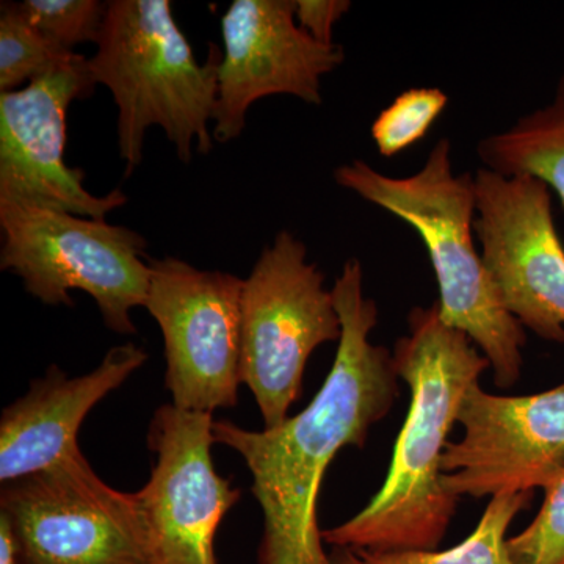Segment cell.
Returning a JSON list of instances; mask_svg holds the SVG:
<instances>
[{
	"label": "cell",
	"mask_w": 564,
	"mask_h": 564,
	"mask_svg": "<svg viewBox=\"0 0 564 564\" xmlns=\"http://www.w3.org/2000/svg\"><path fill=\"white\" fill-rule=\"evenodd\" d=\"M343 323L336 358L313 402L276 429L252 432L214 422V443L242 456L263 513L254 564H333L323 547L318 497L329 464L345 447L362 448L400 397L392 352L373 344L375 300L364 295L358 259L345 262L332 289Z\"/></svg>",
	"instance_id": "obj_1"
},
{
	"label": "cell",
	"mask_w": 564,
	"mask_h": 564,
	"mask_svg": "<svg viewBox=\"0 0 564 564\" xmlns=\"http://www.w3.org/2000/svg\"><path fill=\"white\" fill-rule=\"evenodd\" d=\"M392 358L410 388V410L380 491L358 514L323 530L333 549L434 551L454 521L459 500L444 489L441 462L464 395L491 364L466 333L443 321L437 300L411 310Z\"/></svg>",
	"instance_id": "obj_2"
},
{
	"label": "cell",
	"mask_w": 564,
	"mask_h": 564,
	"mask_svg": "<svg viewBox=\"0 0 564 564\" xmlns=\"http://www.w3.org/2000/svg\"><path fill=\"white\" fill-rule=\"evenodd\" d=\"M334 181L417 232L440 288L441 317L480 348L497 388H513L524 367L525 329L500 303L474 242L475 180L454 173L451 140L437 141L411 176H388L355 159L334 170Z\"/></svg>",
	"instance_id": "obj_3"
},
{
	"label": "cell",
	"mask_w": 564,
	"mask_h": 564,
	"mask_svg": "<svg viewBox=\"0 0 564 564\" xmlns=\"http://www.w3.org/2000/svg\"><path fill=\"white\" fill-rule=\"evenodd\" d=\"M98 51L88 58L96 85L118 109V151L131 176L143 161L148 129L159 126L184 163L209 154L220 57L198 63L169 0H110Z\"/></svg>",
	"instance_id": "obj_4"
},
{
	"label": "cell",
	"mask_w": 564,
	"mask_h": 564,
	"mask_svg": "<svg viewBox=\"0 0 564 564\" xmlns=\"http://www.w3.org/2000/svg\"><path fill=\"white\" fill-rule=\"evenodd\" d=\"M0 270L17 274L47 306H74L70 291L90 295L111 333L137 334L131 313L150 288L148 242L126 226L65 210L0 203Z\"/></svg>",
	"instance_id": "obj_5"
},
{
	"label": "cell",
	"mask_w": 564,
	"mask_h": 564,
	"mask_svg": "<svg viewBox=\"0 0 564 564\" xmlns=\"http://www.w3.org/2000/svg\"><path fill=\"white\" fill-rule=\"evenodd\" d=\"M343 323L325 274L307 261L306 245L280 231L243 280L240 380L250 389L263 429H276L303 392L318 347L339 344Z\"/></svg>",
	"instance_id": "obj_6"
},
{
	"label": "cell",
	"mask_w": 564,
	"mask_h": 564,
	"mask_svg": "<svg viewBox=\"0 0 564 564\" xmlns=\"http://www.w3.org/2000/svg\"><path fill=\"white\" fill-rule=\"evenodd\" d=\"M0 521L20 564H158L135 492L107 485L82 451L3 484Z\"/></svg>",
	"instance_id": "obj_7"
},
{
	"label": "cell",
	"mask_w": 564,
	"mask_h": 564,
	"mask_svg": "<svg viewBox=\"0 0 564 564\" xmlns=\"http://www.w3.org/2000/svg\"><path fill=\"white\" fill-rule=\"evenodd\" d=\"M144 310L165 343V388L174 406L196 413L239 402L243 280L182 259L150 258Z\"/></svg>",
	"instance_id": "obj_8"
},
{
	"label": "cell",
	"mask_w": 564,
	"mask_h": 564,
	"mask_svg": "<svg viewBox=\"0 0 564 564\" xmlns=\"http://www.w3.org/2000/svg\"><path fill=\"white\" fill-rule=\"evenodd\" d=\"M475 236L500 303L516 321L564 344V245L552 214V192L533 176L480 169Z\"/></svg>",
	"instance_id": "obj_9"
},
{
	"label": "cell",
	"mask_w": 564,
	"mask_h": 564,
	"mask_svg": "<svg viewBox=\"0 0 564 564\" xmlns=\"http://www.w3.org/2000/svg\"><path fill=\"white\" fill-rule=\"evenodd\" d=\"M95 88L88 58L77 54L24 88L0 93V203L98 220L128 203L121 188L93 195L85 188L84 170L65 162L70 102L88 98Z\"/></svg>",
	"instance_id": "obj_10"
},
{
	"label": "cell",
	"mask_w": 564,
	"mask_h": 564,
	"mask_svg": "<svg viewBox=\"0 0 564 564\" xmlns=\"http://www.w3.org/2000/svg\"><path fill=\"white\" fill-rule=\"evenodd\" d=\"M463 437L445 447V491L462 497L532 492L564 470V383L533 395H494L474 384L458 421Z\"/></svg>",
	"instance_id": "obj_11"
},
{
	"label": "cell",
	"mask_w": 564,
	"mask_h": 564,
	"mask_svg": "<svg viewBox=\"0 0 564 564\" xmlns=\"http://www.w3.org/2000/svg\"><path fill=\"white\" fill-rule=\"evenodd\" d=\"M214 415L162 404L148 430L151 477L135 492L158 564H217L215 536L240 491L212 462Z\"/></svg>",
	"instance_id": "obj_12"
},
{
	"label": "cell",
	"mask_w": 564,
	"mask_h": 564,
	"mask_svg": "<svg viewBox=\"0 0 564 564\" xmlns=\"http://www.w3.org/2000/svg\"><path fill=\"white\" fill-rule=\"evenodd\" d=\"M214 140L242 135L256 101L289 95L321 106L322 79L345 61L340 44H323L300 29L295 0H234L221 18Z\"/></svg>",
	"instance_id": "obj_13"
},
{
	"label": "cell",
	"mask_w": 564,
	"mask_h": 564,
	"mask_svg": "<svg viewBox=\"0 0 564 564\" xmlns=\"http://www.w3.org/2000/svg\"><path fill=\"white\" fill-rule=\"evenodd\" d=\"M148 361L135 344L110 348L91 372L69 377L52 364L0 417V481L50 469L80 451L77 436L87 415Z\"/></svg>",
	"instance_id": "obj_14"
},
{
	"label": "cell",
	"mask_w": 564,
	"mask_h": 564,
	"mask_svg": "<svg viewBox=\"0 0 564 564\" xmlns=\"http://www.w3.org/2000/svg\"><path fill=\"white\" fill-rule=\"evenodd\" d=\"M485 169L503 176L536 177L558 196L564 209V76L554 99L492 133L477 147Z\"/></svg>",
	"instance_id": "obj_15"
},
{
	"label": "cell",
	"mask_w": 564,
	"mask_h": 564,
	"mask_svg": "<svg viewBox=\"0 0 564 564\" xmlns=\"http://www.w3.org/2000/svg\"><path fill=\"white\" fill-rule=\"evenodd\" d=\"M532 492L499 494L486 507L473 533L445 551L375 552L334 547L333 564H513L507 551L511 522L532 503Z\"/></svg>",
	"instance_id": "obj_16"
},
{
	"label": "cell",
	"mask_w": 564,
	"mask_h": 564,
	"mask_svg": "<svg viewBox=\"0 0 564 564\" xmlns=\"http://www.w3.org/2000/svg\"><path fill=\"white\" fill-rule=\"evenodd\" d=\"M77 52L61 50L41 35L18 11L17 3L0 9V93L20 90L32 80L66 65Z\"/></svg>",
	"instance_id": "obj_17"
},
{
	"label": "cell",
	"mask_w": 564,
	"mask_h": 564,
	"mask_svg": "<svg viewBox=\"0 0 564 564\" xmlns=\"http://www.w3.org/2000/svg\"><path fill=\"white\" fill-rule=\"evenodd\" d=\"M448 106L440 88H411L397 96L372 124V139L383 158H393L429 133Z\"/></svg>",
	"instance_id": "obj_18"
},
{
	"label": "cell",
	"mask_w": 564,
	"mask_h": 564,
	"mask_svg": "<svg viewBox=\"0 0 564 564\" xmlns=\"http://www.w3.org/2000/svg\"><path fill=\"white\" fill-rule=\"evenodd\" d=\"M17 3L24 20L61 50L98 43L107 2L99 0H24Z\"/></svg>",
	"instance_id": "obj_19"
},
{
	"label": "cell",
	"mask_w": 564,
	"mask_h": 564,
	"mask_svg": "<svg viewBox=\"0 0 564 564\" xmlns=\"http://www.w3.org/2000/svg\"><path fill=\"white\" fill-rule=\"evenodd\" d=\"M507 551L513 564H564V470L544 489L532 524L508 538Z\"/></svg>",
	"instance_id": "obj_20"
},
{
	"label": "cell",
	"mask_w": 564,
	"mask_h": 564,
	"mask_svg": "<svg viewBox=\"0 0 564 564\" xmlns=\"http://www.w3.org/2000/svg\"><path fill=\"white\" fill-rule=\"evenodd\" d=\"M350 7L348 0H295L296 24L318 43L333 44L334 28Z\"/></svg>",
	"instance_id": "obj_21"
},
{
	"label": "cell",
	"mask_w": 564,
	"mask_h": 564,
	"mask_svg": "<svg viewBox=\"0 0 564 564\" xmlns=\"http://www.w3.org/2000/svg\"><path fill=\"white\" fill-rule=\"evenodd\" d=\"M0 564H20L17 554H14L9 527L2 521H0Z\"/></svg>",
	"instance_id": "obj_22"
}]
</instances>
